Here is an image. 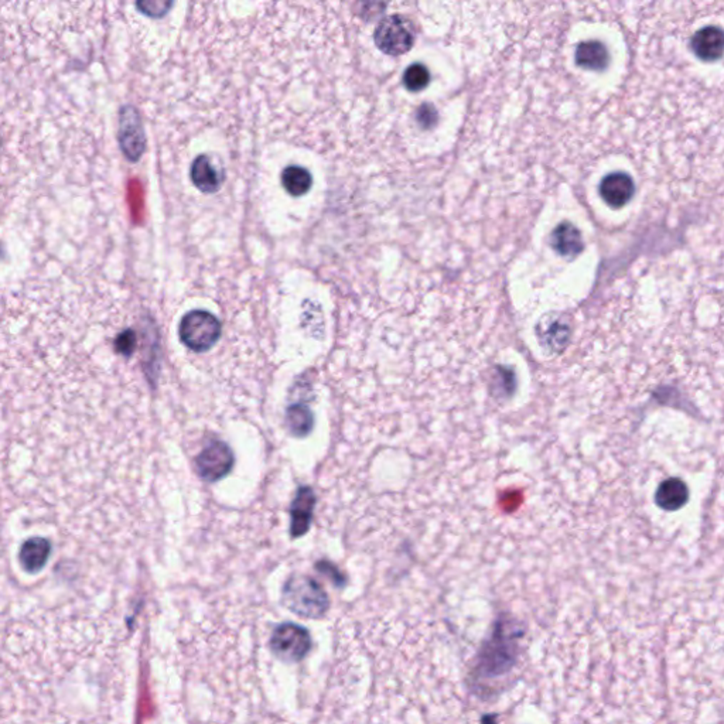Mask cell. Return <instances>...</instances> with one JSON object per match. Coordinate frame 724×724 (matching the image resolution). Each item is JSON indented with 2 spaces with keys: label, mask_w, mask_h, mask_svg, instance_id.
<instances>
[{
  "label": "cell",
  "mask_w": 724,
  "mask_h": 724,
  "mask_svg": "<svg viewBox=\"0 0 724 724\" xmlns=\"http://www.w3.org/2000/svg\"><path fill=\"white\" fill-rule=\"evenodd\" d=\"M312 410L308 409V406L296 403L287 408L286 410V426L293 436L296 438H305L313 429Z\"/></svg>",
  "instance_id": "16"
},
{
  "label": "cell",
  "mask_w": 724,
  "mask_h": 724,
  "mask_svg": "<svg viewBox=\"0 0 724 724\" xmlns=\"http://www.w3.org/2000/svg\"><path fill=\"white\" fill-rule=\"evenodd\" d=\"M690 49L699 60L712 63L724 56V30L718 26H705L690 39Z\"/></svg>",
  "instance_id": "8"
},
{
  "label": "cell",
  "mask_w": 724,
  "mask_h": 724,
  "mask_svg": "<svg viewBox=\"0 0 724 724\" xmlns=\"http://www.w3.org/2000/svg\"><path fill=\"white\" fill-rule=\"evenodd\" d=\"M550 244L559 255L567 256V258L578 256L585 248V242L581 238L580 231L573 225L567 224V222L560 224L553 231Z\"/></svg>",
  "instance_id": "13"
},
{
  "label": "cell",
  "mask_w": 724,
  "mask_h": 724,
  "mask_svg": "<svg viewBox=\"0 0 724 724\" xmlns=\"http://www.w3.org/2000/svg\"><path fill=\"white\" fill-rule=\"evenodd\" d=\"M521 638L522 630L515 621H508L505 617L497 621L477 658L474 669L477 678L491 679L507 675L514 668Z\"/></svg>",
  "instance_id": "1"
},
{
  "label": "cell",
  "mask_w": 724,
  "mask_h": 724,
  "mask_svg": "<svg viewBox=\"0 0 724 724\" xmlns=\"http://www.w3.org/2000/svg\"><path fill=\"white\" fill-rule=\"evenodd\" d=\"M431 81V73L426 66L422 64H413L409 68H406L403 73V85H405L409 91H422L429 84Z\"/></svg>",
  "instance_id": "19"
},
{
  "label": "cell",
  "mask_w": 724,
  "mask_h": 724,
  "mask_svg": "<svg viewBox=\"0 0 724 724\" xmlns=\"http://www.w3.org/2000/svg\"><path fill=\"white\" fill-rule=\"evenodd\" d=\"M315 495L310 487H301L296 493L291 508V535L298 539L305 535L312 524Z\"/></svg>",
  "instance_id": "11"
},
{
  "label": "cell",
  "mask_w": 724,
  "mask_h": 724,
  "mask_svg": "<svg viewBox=\"0 0 724 724\" xmlns=\"http://www.w3.org/2000/svg\"><path fill=\"white\" fill-rule=\"evenodd\" d=\"M234 463V453L230 446L224 441L214 440L197 455V472L208 483H215L231 471Z\"/></svg>",
  "instance_id": "6"
},
{
  "label": "cell",
  "mask_w": 724,
  "mask_h": 724,
  "mask_svg": "<svg viewBox=\"0 0 724 724\" xmlns=\"http://www.w3.org/2000/svg\"><path fill=\"white\" fill-rule=\"evenodd\" d=\"M270 650L282 661L300 662L312 650V637L305 627L299 624H280L270 637Z\"/></svg>",
  "instance_id": "4"
},
{
  "label": "cell",
  "mask_w": 724,
  "mask_h": 724,
  "mask_svg": "<svg viewBox=\"0 0 724 724\" xmlns=\"http://www.w3.org/2000/svg\"><path fill=\"white\" fill-rule=\"evenodd\" d=\"M538 331L541 341L553 350L560 348L566 341L567 327L560 320H549L546 324L541 323Z\"/></svg>",
  "instance_id": "18"
},
{
  "label": "cell",
  "mask_w": 724,
  "mask_h": 724,
  "mask_svg": "<svg viewBox=\"0 0 724 724\" xmlns=\"http://www.w3.org/2000/svg\"><path fill=\"white\" fill-rule=\"evenodd\" d=\"M51 555V543L46 538L27 539L19 550V560L27 573H39L46 566L47 560Z\"/></svg>",
  "instance_id": "12"
},
{
  "label": "cell",
  "mask_w": 724,
  "mask_h": 724,
  "mask_svg": "<svg viewBox=\"0 0 724 724\" xmlns=\"http://www.w3.org/2000/svg\"><path fill=\"white\" fill-rule=\"evenodd\" d=\"M598 191L605 204H609L612 208H621L630 203L635 186L630 175L616 172L605 175L600 183Z\"/></svg>",
  "instance_id": "9"
},
{
  "label": "cell",
  "mask_w": 724,
  "mask_h": 724,
  "mask_svg": "<svg viewBox=\"0 0 724 724\" xmlns=\"http://www.w3.org/2000/svg\"><path fill=\"white\" fill-rule=\"evenodd\" d=\"M688 500V488L681 479H669L659 487L657 502L665 510H678Z\"/></svg>",
  "instance_id": "17"
},
{
  "label": "cell",
  "mask_w": 724,
  "mask_h": 724,
  "mask_svg": "<svg viewBox=\"0 0 724 724\" xmlns=\"http://www.w3.org/2000/svg\"><path fill=\"white\" fill-rule=\"evenodd\" d=\"M282 186L286 193L293 197L305 196L312 189L313 177L308 168L301 166H287L280 175Z\"/></svg>",
  "instance_id": "15"
},
{
  "label": "cell",
  "mask_w": 724,
  "mask_h": 724,
  "mask_svg": "<svg viewBox=\"0 0 724 724\" xmlns=\"http://www.w3.org/2000/svg\"><path fill=\"white\" fill-rule=\"evenodd\" d=\"M222 326L220 320L206 310H191L183 315L179 324L182 343L194 353L211 350L220 339Z\"/></svg>",
  "instance_id": "3"
},
{
  "label": "cell",
  "mask_w": 724,
  "mask_h": 724,
  "mask_svg": "<svg viewBox=\"0 0 724 724\" xmlns=\"http://www.w3.org/2000/svg\"><path fill=\"white\" fill-rule=\"evenodd\" d=\"M374 40L382 53L396 57L402 56L412 49L415 35L409 21L399 14H393L379 21Z\"/></svg>",
  "instance_id": "5"
},
{
  "label": "cell",
  "mask_w": 724,
  "mask_h": 724,
  "mask_svg": "<svg viewBox=\"0 0 724 724\" xmlns=\"http://www.w3.org/2000/svg\"><path fill=\"white\" fill-rule=\"evenodd\" d=\"M284 607L303 619H322L329 611L330 598L319 581L305 574H293L282 590Z\"/></svg>",
  "instance_id": "2"
},
{
  "label": "cell",
  "mask_w": 724,
  "mask_h": 724,
  "mask_svg": "<svg viewBox=\"0 0 724 724\" xmlns=\"http://www.w3.org/2000/svg\"><path fill=\"white\" fill-rule=\"evenodd\" d=\"M576 64L586 70L602 71L610 64V53L603 43L590 40L579 44L576 49Z\"/></svg>",
  "instance_id": "14"
},
{
  "label": "cell",
  "mask_w": 724,
  "mask_h": 724,
  "mask_svg": "<svg viewBox=\"0 0 724 724\" xmlns=\"http://www.w3.org/2000/svg\"><path fill=\"white\" fill-rule=\"evenodd\" d=\"M118 140L123 154L129 161H137L146 149V136L144 125L140 121L136 108L132 105L123 106L120 115V133Z\"/></svg>",
  "instance_id": "7"
},
{
  "label": "cell",
  "mask_w": 724,
  "mask_h": 724,
  "mask_svg": "<svg viewBox=\"0 0 724 724\" xmlns=\"http://www.w3.org/2000/svg\"><path fill=\"white\" fill-rule=\"evenodd\" d=\"M190 179L194 187L201 193H217L225 180V172L222 168L213 165V161L206 154H199L194 159L190 167Z\"/></svg>",
  "instance_id": "10"
}]
</instances>
